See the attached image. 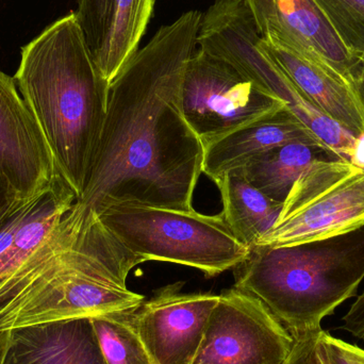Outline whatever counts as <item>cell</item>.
I'll list each match as a JSON object with an SVG mask.
<instances>
[{
  "mask_svg": "<svg viewBox=\"0 0 364 364\" xmlns=\"http://www.w3.org/2000/svg\"><path fill=\"white\" fill-rule=\"evenodd\" d=\"M323 329L294 336V346L284 364H325L321 352Z\"/></svg>",
  "mask_w": 364,
  "mask_h": 364,
  "instance_id": "7402d4cb",
  "label": "cell"
},
{
  "mask_svg": "<svg viewBox=\"0 0 364 364\" xmlns=\"http://www.w3.org/2000/svg\"><path fill=\"white\" fill-rule=\"evenodd\" d=\"M290 143L327 147L284 108L205 144L203 173L214 182L229 173L241 170L261 154Z\"/></svg>",
  "mask_w": 364,
  "mask_h": 364,
  "instance_id": "5bb4252c",
  "label": "cell"
},
{
  "mask_svg": "<svg viewBox=\"0 0 364 364\" xmlns=\"http://www.w3.org/2000/svg\"><path fill=\"white\" fill-rule=\"evenodd\" d=\"M248 6L252 11L258 23L259 30L262 32L263 26H264L265 17H267V11H269L271 0H245Z\"/></svg>",
  "mask_w": 364,
  "mask_h": 364,
  "instance_id": "484cf974",
  "label": "cell"
},
{
  "mask_svg": "<svg viewBox=\"0 0 364 364\" xmlns=\"http://www.w3.org/2000/svg\"><path fill=\"white\" fill-rule=\"evenodd\" d=\"M182 112L203 146L286 108L220 58L196 49L182 81Z\"/></svg>",
  "mask_w": 364,
  "mask_h": 364,
  "instance_id": "ba28073f",
  "label": "cell"
},
{
  "mask_svg": "<svg viewBox=\"0 0 364 364\" xmlns=\"http://www.w3.org/2000/svg\"><path fill=\"white\" fill-rule=\"evenodd\" d=\"M321 352L325 364H363L355 354L354 344L324 331L321 333Z\"/></svg>",
  "mask_w": 364,
  "mask_h": 364,
  "instance_id": "603a6c76",
  "label": "cell"
},
{
  "mask_svg": "<svg viewBox=\"0 0 364 364\" xmlns=\"http://www.w3.org/2000/svg\"><path fill=\"white\" fill-rule=\"evenodd\" d=\"M336 158L340 159L321 145L290 143L261 154L237 171L263 194L284 203L293 184L314 161Z\"/></svg>",
  "mask_w": 364,
  "mask_h": 364,
  "instance_id": "e0dca14e",
  "label": "cell"
},
{
  "mask_svg": "<svg viewBox=\"0 0 364 364\" xmlns=\"http://www.w3.org/2000/svg\"><path fill=\"white\" fill-rule=\"evenodd\" d=\"M350 164L364 170V132L357 136L350 157Z\"/></svg>",
  "mask_w": 364,
  "mask_h": 364,
  "instance_id": "4316f807",
  "label": "cell"
},
{
  "mask_svg": "<svg viewBox=\"0 0 364 364\" xmlns=\"http://www.w3.org/2000/svg\"><path fill=\"white\" fill-rule=\"evenodd\" d=\"M261 34L280 48L331 66L354 87L363 59L344 46L314 0H271Z\"/></svg>",
  "mask_w": 364,
  "mask_h": 364,
  "instance_id": "7c38bea8",
  "label": "cell"
},
{
  "mask_svg": "<svg viewBox=\"0 0 364 364\" xmlns=\"http://www.w3.org/2000/svg\"><path fill=\"white\" fill-rule=\"evenodd\" d=\"M168 284L132 311L134 327L155 364H192L220 295L182 293Z\"/></svg>",
  "mask_w": 364,
  "mask_h": 364,
  "instance_id": "30bf717a",
  "label": "cell"
},
{
  "mask_svg": "<svg viewBox=\"0 0 364 364\" xmlns=\"http://www.w3.org/2000/svg\"><path fill=\"white\" fill-rule=\"evenodd\" d=\"M340 329L364 341V290L344 314Z\"/></svg>",
  "mask_w": 364,
  "mask_h": 364,
  "instance_id": "cb8c5ba5",
  "label": "cell"
},
{
  "mask_svg": "<svg viewBox=\"0 0 364 364\" xmlns=\"http://www.w3.org/2000/svg\"><path fill=\"white\" fill-rule=\"evenodd\" d=\"M114 0H77L75 12L93 58L102 46L111 18Z\"/></svg>",
  "mask_w": 364,
  "mask_h": 364,
  "instance_id": "44dd1931",
  "label": "cell"
},
{
  "mask_svg": "<svg viewBox=\"0 0 364 364\" xmlns=\"http://www.w3.org/2000/svg\"><path fill=\"white\" fill-rule=\"evenodd\" d=\"M214 183L222 198L220 212L235 237L248 247L256 245L271 229L282 211V203L269 198L239 172L229 173Z\"/></svg>",
  "mask_w": 364,
  "mask_h": 364,
  "instance_id": "2e32d148",
  "label": "cell"
},
{
  "mask_svg": "<svg viewBox=\"0 0 364 364\" xmlns=\"http://www.w3.org/2000/svg\"><path fill=\"white\" fill-rule=\"evenodd\" d=\"M354 350L356 356L358 357L359 360L361 361L364 364V350L361 348L360 346H355L354 344Z\"/></svg>",
  "mask_w": 364,
  "mask_h": 364,
  "instance_id": "f546056e",
  "label": "cell"
},
{
  "mask_svg": "<svg viewBox=\"0 0 364 364\" xmlns=\"http://www.w3.org/2000/svg\"><path fill=\"white\" fill-rule=\"evenodd\" d=\"M254 15L237 10L220 17L205 36V50L224 60L261 89L282 100L323 144L341 159L350 160L356 136L321 112L287 78L265 53Z\"/></svg>",
  "mask_w": 364,
  "mask_h": 364,
  "instance_id": "52a82bcc",
  "label": "cell"
},
{
  "mask_svg": "<svg viewBox=\"0 0 364 364\" xmlns=\"http://www.w3.org/2000/svg\"><path fill=\"white\" fill-rule=\"evenodd\" d=\"M12 186L0 175V224L21 203Z\"/></svg>",
  "mask_w": 364,
  "mask_h": 364,
  "instance_id": "d4e9b609",
  "label": "cell"
},
{
  "mask_svg": "<svg viewBox=\"0 0 364 364\" xmlns=\"http://www.w3.org/2000/svg\"><path fill=\"white\" fill-rule=\"evenodd\" d=\"M6 340H8V331H1L0 333V359H1L2 353L6 348Z\"/></svg>",
  "mask_w": 364,
  "mask_h": 364,
  "instance_id": "f1b7e54d",
  "label": "cell"
},
{
  "mask_svg": "<svg viewBox=\"0 0 364 364\" xmlns=\"http://www.w3.org/2000/svg\"><path fill=\"white\" fill-rule=\"evenodd\" d=\"M233 269L235 288L262 301L293 337L318 331L363 284L364 227L297 245L252 246Z\"/></svg>",
  "mask_w": 364,
  "mask_h": 364,
  "instance_id": "3957f363",
  "label": "cell"
},
{
  "mask_svg": "<svg viewBox=\"0 0 364 364\" xmlns=\"http://www.w3.org/2000/svg\"><path fill=\"white\" fill-rule=\"evenodd\" d=\"M265 53L316 108L354 136L364 132V112L354 87L322 62L312 61L262 38Z\"/></svg>",
  "mask_w": 364,
  "mask_h": 364,
  "instance_id": "9a60e30c",
  "label": "cell"
},
{
  "mask_svg": "<svg viewBox=\"0 0 364 364\" xmlns=\"http://www.w3.org/2000/svg\"><path fill=\"white\" fill-rule=\"evenodd\" d=\"M14 79L60 176L78 199L102 136L110 83L96 64L75 12L50 23L21 48Z\"/></svg>",
  "mask_w": 364,
  "mask_h": 364,
  "instance_id": "7a4b0ae2",
  "label": "cell"
},
{
  "mask_svg": "<svg viewBox=\"0 0 364 364\" xmlns=\"http://www.w3.org/2000/svg\"><path fill=\"white\" fill-rule=\"evenodd\" d=\"M105 228L143 262L161 261L193 267L215 277L243 262L250 248L222 214L191 210L115 205L98 216Z\"/></svg>",
  "mask_w": 364,
  "mask_h": 364,
  "instance_id": "5b68a950",
  "label": "cell"
},
{
  "mask_svg": "<svg viewBox=\"0 0 364 364\" xmlns=\"http://www.w3.org/2000/svg\"><path fill=\"white\" fill-rule=\"evenodd\" d=\"M0 175L21 200L44 192L60 176L53 154L14 77L0 70Z\"/></svg>",
  "mask_w": 364,
  "mask_h": 364,
  "instance_id": "8fae6325",
  "label": "cell"
},
{
  "mask_svg": "<svg viewBox=\"0 0 364 364\" xmlns=\"http://www.w3.org/2000/svg\"><path fill=\"white\" fill-rule=\"evenodd\" d=\"M155 2L156 0H114L108 32L94 57L109 83L112 82L124 64L138 50Z\"/></svg>",
  "mask_w": 364,
  "mask_h": 364,
  "instance_id": "ac0fdd59",
  "label": "cell"
},
{
  "mask_svg": "<svg viewBox=\"0 0 364 364\" xmlns=\"http://www.w3.org/2000/svg\"><path fill=\"white\" fill-rule=\"evenodd\" d=\"M364 227V170L346 159L314 161L295 181L273 226L255 246H292Z\"/></svg>",
  "mask_w": 364,
  "mask_h": 364,
  "instance_id": "8992f818",
  "label": "cell"
},
{
  "mask_svg": "<svg viewBox=\"0 0 364 364\" xmlns=\"http://www.w3.org/2000/svg\"><path fill=\"white\" fill-rule=\"evenodd\" d=\"M0 364H106L90 318L8 331Z\"/></svg>",
  "mask_w": 364,
  "mask_h": 364,
  "instance_id": "4fadbf2b",
  "label": "cell"
},
{
  "mask_svg": "<svg viewBox=\"0 0 364 364\" xmlns=\"http://www.w3.org/2000/svg\"><path fill=\"white\" fill-rule=\"evenodd\" d=\"M293 346L262 301L232 288L220 294L192 364H284Z\"/></svg>",
  "mask_w": 364,
  "mask_h": 364,
  "instance_id": "9c48e42d",
  "label": "cell"
},
{
  "mask_svg": "<svg viewBox=\"0 0 364 364\" xmlns=\"http://www.w3.org/2000/svg\"><path fill=\"white\" fill-rule=\"evenodd\" d=\"M354 89L364 112V59L357 78L355 79Z\"/></svg>",
  "mask_w": 364,
  "mask_h": 364,
  "instance_id": "83f0119b",
  "label": "cell"
},
{
  "mask_svg": "<svg viewBox=\"0 0 364 364\" xmlns=\"http://www.w3.org/2000/svg\"><path fill=\"white\" fill-rule=\"evenodd\" d=\"M203 14L188 11L139 48L110 83L102 136L82 195L83 224L115 205L193 209L203 145L182 112V81Z\"/></svg>",
  "mask_w": 364,
  "mask_h": 364,
  "instance_id": "6da1fadb",
  "label": "cell"
},
{
  "mask_svg": "<svg viewBox=\"0 0 364 364\" xmlns=\"http://www.w3.org/2000/svg\"><path fill=\"white\" fill-rule=\"evenodd\" d=\"M344 46L364 59V0H314Z\"/></svg>",
  "mask_w": 364,
  "mask_h": 364,
  "instance_id": "ffe728a7",
  "label": "cell"
},
{
  "mask_svg": "<svg viewBox=\"0 0 364 364\" xmlns=\"http://www.w3.org/2000/svg\"><path fill=\"white\" fill-rule=\"evenodd\" d=\"M132 314L90 318L105 363L155 364L134 327Z\"/></svg>",
  "mask_w": 364,
  "mask_h": 364,
  "instance_id": "d6986e66",
  "label": "cell"
},
{
  "mask_svg": "<svg viewBox=\"0 0 364 364\" xmlns=\"http://www.w3.org/2000/svg\"><path fill=\"white\" fill-rule=\"evenodd\" d=\"M141 263L98 218L87 223L46 269L4 306L0 333L134 311L145 297L128 289L127 278Z\"/></svg>",
  "mask_w": 364,
  "mask_h": 364,
  "instance_id": "277c9868",
  "label": "cell"
}]
</instances>
